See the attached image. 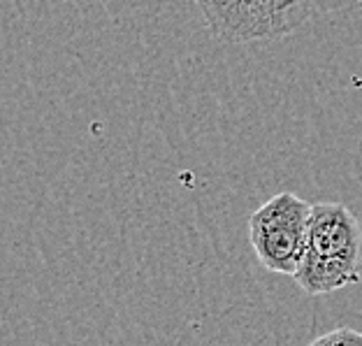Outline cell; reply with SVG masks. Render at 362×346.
I'll return each instance as SVG.
<instances>
[{"label":"cell","instance_id":"cell-4","mask_svg":"<svg viewBox=\"0 0 362 346\" xmlns=\"http://www.w3.org/2000/svg\"><path fill=\"white\" fill-rule=\"evenodd\" d=\"M311 344H362V333L360 330H353V328H346V325H339L334 328V330L325 333L316 337V340H311Z\"/></svg>","mask_w":362,"mask_h":346},{"label":"cell","instance_id":"cell-3","mask_svg":"<svg viewBox=\"0 0 362 346\" xmlns=\"http://www.w3.org/2000/svg\"><path fill=\"white\" fill-rule=\"evenodd\" d=\"M311 202L295 193H276L251 214L249 242L253 253L269 272L293 277L300 265Z\"/></svg>","mask_w":362,"mask_h":346},{"label":"cell","instance_id":"cell-2","mask_svg":"<svg viewBox=\"0 0 362 346\" xmlns=\"http://www.w3.org/2000/svg\"><path fill=\"white\" fill-rule=\"evenodd\" d=\"M214 38L223 42H265L307 23L314 0H195Z\"/></svg>","mask_w":362,"mask_h":346},{"label":"cell","instance_id":"cell-1","mask_svg":"<svg viewBox=\"0 0 362 346\" xmlns=\"http://www.w3.org/2000/svg\"><path fill=\"white\" fill-rule=\"evenodd\" d=\"M362 228L341 202H314L295 284L307 295H327L360 284Z\"/></svg>","mask_w":362,"mask_h":346}]
</instances>
